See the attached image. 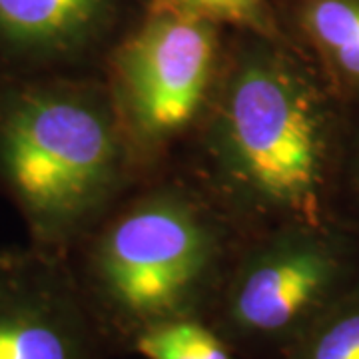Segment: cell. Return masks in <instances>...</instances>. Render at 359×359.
<instances>
[{
	"mask_svg": "<svg viewBox=\"0 0 359 359\" xmlns=\"http://www.w3.org/2000/svg\"><path fill=\"white\" fill-rule=\"evenodd\" d=\"M280 359H359V283Z\"/></svg>",
	"mask_w": 359,
	"mask_h": 359,
	"instance_id": "30bf717a",
	"label": "cell"
},
{
	"mask_svg": "<svg viewBox=\"0 0 359 359\" xmlns=\"http://www.w3.org/2000/svg\"><path fill=\"white\" fill-rule=\"evenodd\" d=\"M278 11L295 46L335 96L359 112V0H280Z\"/></svg>",
	"mask_w": 359,
	"mask_h": 359,
	"instance_id": "ba28073f",
	"label": "cell"
},
{
	"mask_svg": "<svg viewBox=\"0 0 359 359\" xmlns=\"http://www.w3.org/2000/svg\"><path fill=\"white\" fill-rule=\"evenodd\" d=\"M150 8L194 16L231 32L292 40L283 28L276 0H150Z\"/></svg>",
	"mask_w": 359,
	"mask_h": 359,
	"instance_id": "9c48e42d",
	"label": "cell"
},
{
	"mask_svg": "<svg viewBox=\"0 0 359 359\" xmlns=\"http://www.w3.org/2000/svg\"><path fill=\"white\" fill-rule=\"evenodd\" d=\"M132 353L144 359H238L204 320H176L142 334Z\"/></svg>",
	"mask_w": 359,
	"mask_h": 359,
	"instance_id": "8fae6325",
	"label": "cell"
},
{
	"mask_svg": "<svg viewBox=\"0 0 359 359\" xmlns=\"http://www.w3.org/2000/svg\"><path fill=\"white\" fill-rule=\"evenodd\" d=\"M114 358L65 254L0 250V359Z\"/></svg>",
	"mask_w": 359,
	"mask_h": 359,
	"instance_id": "8992f818",
	"label": "cell"
},
{
	"mask_svg": "<svg viewBox=\"0 0 359 359\" xmlns=\"http://www.w3.org/2000/svg\"><path fill=\"white\" fill-rule=\"evenodd\" d=\"M341 214L359 228V112L351 116V126L347 136L341 178Z\"/></svg>",
	"mask_w": 359,
	"mask_h": 359,
	"instance_id": "7c38bea8",
	"label": "cell"
},
{
	"mask_svg": "<svg viewBox=\"0 0 359 359\" xmlns=\"http://www.w3.org/2000/svg\"><path fill=\"white\" fill-rule=\"evenodd\" d=\"M142 180L100 74L0 76V198L70 256Z\"/></svg>",
	"mask_w": 359,
	"mask_h": 359,
	"instance_id": "3957f363",
	"label": "cell"
},
{
	"mask_svg": "<svg viewBox=\"0 0 359 359\" xmlns=\"http://www.w3.org/2000/svg\"><path fill=\"white\" fill-rule=\"evenodd\" d=\"M359 283V228L295 224L245 238L208 323L238 359H280Z\"/></svg>",
	"mask_w": 359,
	"mask_h": 359,
	"instance_id": "277c9868",
	"label": "cell"
},
{
	"mask_svg": "<svg viewBox=\"0 0 359 359\" xmlns=\"http://www.w3.org/2000/svg\"><path fill=\"white\" fill-rule=\"evenodd\" d=\"M231 30L148 8L118 42L104 80L142 178L178 168L210 116Z\"/></svg>",
	"mask_w": 359,
	"mask_h": 359,
	"instance_id": "5b68a950",
	"label": "cell"
},
{
	"mask_svg": "<svg viewBox=\"0 0 359 359\" xmlns=\"http://www.w3.org/2000/svg\"><path fill=\"white\" fill-rule=\"evenodd\" d=\"M150 0H0V76L104 74Z\"/></svg>",
	"mask_w": 359,
	"mask_h": 359,
	"instance_id": "52a82bcc",
	"label": "cell"
},
{
	"mask_svg": "<svg viewBox=\"0 0 359 359\" xmlns=\"http://www.w3.org/2000/svg\"><path fill=\"white\" fill-rule=\"evenodd\" d=\"M245 236L182 168L142 178L68 256L112 355L176 320H210Z\"/></svg>",
	"mask_w": 359,
	"mask_h": 359,
	"instance_id": "7a4b0ae2",
	"label": "cell"
},
{
	"mask_svg": "<svg viewBox=\"0 0 359 359\" xmlns=\"http://www.w3.org/2000/svg\"><path fill=\"white\" fill-rule=\"evenodd\" d=\"M278 2H280V0H276V4H278Z\"/></svg>",
	"mask_w": 359,
	"mask_h": 359,
	"instance_id": "4fadbf2b",
	"label": "cell"
},
{
	"mask_svg": "<svg viewBox=\"0 0 359 359\" xmlns=\"http://www.w3.org/2000/svg\"><path fill=\"white\" fill-rule=\"evenodd\" d=\"M351 116L294 40L230 32L218 96L178 168L245 238L337 222Z\"/></svg>",
	"mask_w": 359,
	"mask_h": 359,
	"instance_id": "6da1fadb",
	"label": "cell"
}]
</instances>
